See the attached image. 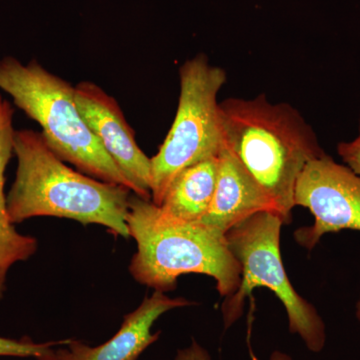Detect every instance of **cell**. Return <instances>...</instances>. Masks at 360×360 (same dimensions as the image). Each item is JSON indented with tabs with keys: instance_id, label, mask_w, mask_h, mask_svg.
<instances>
[{
	"instance_id": "52a82bcc",
	"label": "cell",
	"mask_w": 360,
	"mask_h": 360,
	"mask_svg": "<svg viewBox=\"0 0 360 360\" xmlns=\"http://www.w3.org/2000/svg\"><path fill=\"white\" fill-rule=\"evenodd\" d=\"M293 205L307 208L314 224L295 233L296 243L314 250L322 236L343 229L360 232V175L331 156L310 161L296 182Z\"/></svg>"
},
{
	"instance_id": "6da1fadb",
	"label": "cell",
	"mask_w": 360,
	"mask_h": 360,
	"mask_svg": "<svg viewBox=\"0 0 360 360\" xmlns=\"http://www.w3.org/2000/svg\"><path fill=\"white\" fill-rule=\"evenodd\" d=\"M13 153L18 169L6 194L11 224L39 217L98 224L115 236L129 238L127 224L132 191L68 167L47 146L41 132L15 130Z\"/></svg>"
},
{
	"instance_id": "e0dca14e",
	"label": "cell",
	"mask_w": 360,
	"mask_h": 360,
	"mask_svg": "<svg viewBox=\"0 0 360 360\" xmlns=\"http://www.w3.org/2000/svg\"><path fill=\"white\" fill-rule=\"evenodd\" d=\"M355 316H356L357 321L360 324V296L359 300H357L356 307H355Z\"/></svg>"
},
{
	"instance_id": "7c38bea8",
	"label": "cell",
	"mask_w": 360,
	"mask_h": 360,
	"mask_svg": "<svg viewBox=\"0 0 360 360\" xmlns=\"http://www.w3.org/2000/svg\"><path fill=\"white\" fill-rule=\"evenodd\" d=\"M219 155L194 163L174 179L160 205L174 219L200 222L212 206L219 179Z\"/></svg>"
},
{
	"instance_id": "5b68a950",
	"label": "cell",
	"mask_w": 360,
	"mask_h": 360,
	"mask_svg": "<svg viewBox=\"0 0 360 360\" xmlns=\"http://www.w3.org/2000/svg\"><path fill=\"white\" fill-rule=\"evenodd\" d=\"M283 224L276 212H258L225 234L240 266L241 279L238 290L222 303L224 328L229 329L240 319L253 290L266 288L283 303L290 333L300 336L310 352L319 354L326 347V324L314 305L296 292L284 269L281 251Z\"/></svg>"
},
{
	"instance_id": "5bb4252c",
	"label": "cell",
	"mask_w": 360,
	"mask_h": 360,
	"mask_svg": "<svg viewBox=\"0 0 360 360\" xmlns=\"http://www.w3.org/2000/svg\"><path fill=\"white\" fill-rule=\"evenodd\" d=\"M338 153L347 167L360 175V120L357 136L352 141L338 143Z\"/></svg>"
},
{
	"instance_id": "ba28073f",
	"label": "cell",
	"mask_w": 360,
	"mask_h": 360,
	"mask_svg": "<svg viewBox=\"0 0 360 360\" xmlns=\"http://www.w3.org/2000/svg\"><path fill=\"white\" fill-rule=\"evenodd\" d=\"M75 90L80 115L129 180L132 193L151 200V160L135 141L120 104L91 82H79Z\"/></svg>"
},
{
	"instance_id": "9a60e30c",
	"label": "cell",
	"mask_w": 360,
	"mask_h": 360,
	"mask_svg": "<svg viewBox=\"0 0 360 360\" xmlns=\"http://www.w3.org/2000/svg\"><path fill=\"white\" fill-rule=\"evenodd\" d=\"M174 360H213L210 352L200 345L195 340H191V345L177 352Z\"/></svg>"
},
{
	"instance_id": "277c9868",
	"label": "cell",
	"mask_w": 360,
	"mask_h": 360,
	"mask_svg": "<svg viewBox=\"0 0 360 360\" xmlns=\"http://www.w3.org/2000/svg\"><path fill=\"white\" fill-rule=\"evenodd\" d=\"M0 89L39 123L47 146L61 160L89 176L131 191L129 180L80 115L75 86L34 59L23 65L6 56L0 60Z\"/></svg>"
},
{
	"instance_id": "8992f818",
	"label": "cell",
	"mask_w": 360,
	"mask_h": 360,
	"mask_svg": "<svg viewBox=\"0 0 360 360\" xmlns=\"http://www.w3.org/2000/svg\"><path fill=\"white\" fill-rule=\"evenodd\" d=\"M179 108L172 129L151 160V201L160 206L168 187L186 167L219 155L224 146L217 96L226 73L205 54L179 70Z\"/></svg>"
},
{
	"instance_id": "4fadbf2b",
	"label": "cell",
	"mask_w": 360,
	"mask_h": 360,
	"mask_svg": "<svg viewBox=\"0 0 360 360\" xmlns=\"http://www.w3.org/2000/svg\"><path fill=\"white\" fill-rule=\"evenodd\" d=\"M70 340L37 343L28 338L13 340V338L0 336V356L37 360H58L56 359V350L53 349V347L68 345Z\"/></svg>"
},
{
	"instance_id": "2e32d148",
	"label": "cell",
	"mask_w": 360,
	"mask_h": 360,
	"mask_svg": "<svg viewBox=\"0 0 360 360\" xmlns=\"http://www.w3.org/2000/svg\"><path fill=\"white\" fill-rule=\"evenodd\" d=\"M269 360H291V359L288 354H283V352H276L271 354Z\"/></svg>"
},
{
	"instance_id": "3957f363",
	"label": "cell",
	"mask_w": 360,
	"mask_h": 360,
	"mask_svg": "<svg viewBox=\"0 0 360 360\" xmlns=\"http://www.w3.org/2000/svg\"><path fill=\"white\" fill-rule=\"evenodd\" d=\"M127 224L136 243L129 269L137 283L167 293L176 290L179 276L196 274L212 277L224 297L238 290L241 269L225 236L200 222L174 219L134 193Z\"/></svg>"
},
{
	"instance_id": "8fae6325",
	"label": "cell",
	"mask_w": 360,
	"mask_h": 360,
	"mask_svg": "<svg viewBox=\"0 0 360 360\" xmlns=\"http://www.w3.org/2000/svg\"><path fill=\"white\" fill-rule=\"evenodd\" d=\"M13 115V105L0 96V300L6 293L7 274L11 267L30 259L39 248L37 238L16 231L7 212L4 184L7 165L14 155Z\"/></svg>"
},
{
	"instance_id": "30bf717a",
	"label": "cell",
	"mask_w": 360,
	"mask_h": 360,
	"mask_svg": "<svg viewBox=\"0 0 360 360\" xmlns=\"http://www.w3.org/2000/svg\"><path fill=\"white\" fill-rule=\"evenodd\" d=\"M219 179L212 206L200 224L225 236L239 222L276 206L225 146L219 153Z\"/></svg>"
},
{
	"instance_id": "7a4b0ae2",
	"label": "cell",
	"mask_w": 360,
	"mask_h": 360,
	"mask_svg": "<svg viewBox=\"0 0 360 360\" xmlns=\"http://www.w3.org/2000/svg\"><path fill=\"white\" fill-rule=\"evenodd\" d=\"M220 120L225 148L290 224L298 177L326 155L312 127L290 104L271 103L264 94L222 101Z\"/></svg>"
},
{
	"instance_id": "9c48e42d",
	"label": "cell",
	"mask_w": 360,
	"mask_h": 360,
	"mask_svg": "<svg viewBox=\"0 0 360 360\" xmlns=\"http://www.w3.org/2000/svg\"><path fill=\"white\" fill-rule=\"evenodd\" d=\"M184 297L172 298L153 291L134 311L125 315L120 330L110 340L92 347L70 338L63 348L56 349L58 360H139L151 345L160 340V333H153V324L170 310L191 307Z\"/></svg>"
}]
</instances>
